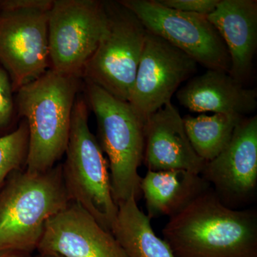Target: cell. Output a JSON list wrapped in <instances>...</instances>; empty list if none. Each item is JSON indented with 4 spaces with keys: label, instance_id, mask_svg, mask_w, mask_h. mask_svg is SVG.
Returning a JSON list of instances; mask_svg holds the SVG:
<instances>
[{
    "label": "cell",
    "instance_id": "obj_23",
    "mask_svg": "<svg viewBox=\"0 0 257 257\" xmlns=\"http://www.w3.org/2000/svg\"><path fill=\"white\" fill-rule=\"evenodd\" d=\"M0 257H36L32 253L22 252V251H8L0 253Z\"/></svg>",
    "mask_w": 257,
    "mask_h": 257
},
{
    "label": "cell",
    "instance_id": "obj_5",
    "mask_svg": "<svg viewBox=\"0 0 257 257\" xmlns=\"http://www.w3.org/2000/svg\"><path fill=\"white\" fill-rule=\"evenodd\" d=\"M87 101L78 95L71 120L62 177L71 202L77 203L107 231H112L118 206L111 193L109 165L88 124Z\"/></svg>",
    "mask_w": 257,
    "mask_h": 257
},
{
    "label": "cell",
    "instance_id": "obj_19",
    "mask_svg": "<svg viewBox=\"0 0 257 257\" xmlns=\"http://www.w3.org/2000/svg\"><path fill=\"white\" fill-rule=\"evenodd\" d=\"M28 149V125L23 119L16 130L0 137V188L8 176L25 169Z\"/></svg>",
    "mask_w": 257,
    "mask_h": 257
},
{
    "label": "cell",
    "instance_id": "obj_6",
    "mask_svg": "<svg viewBox=\"0 0 257 257\" xmlns=\"http://www.w3.org/2000/svg\"><path fill=\"white\" fill-rule=\"evenodd\" d=\"M107 25L94 53L83 69V81L99 86L128 101L145 46L147 30L119 1L104 2Z\"/></svg>",
    "mask_w": 257,
    "mask_h": 257
},
{
    "label": "cell",
    "instance_id": "obj_16",
    "mask_svg": "<svg viewBox=\"0 0 257 257\" xmlns=\"http://www.w3.org/2000/svg\"><path fill=\"white\" fill-rule=\"evenodd\" d=\"M210 188L202 175L180 170H147L140 183L150 219L172 217Z\"/></svg>",
    "mask_w": 257,
    "mask_h": 257
},
{
    "label": "cell",
    "instance_id": "obj_14",
    "mask_svg": "<svg viewBox=\"0 0 257 257\" xmlns=\"http://www.w3.org/2000/svg\"><path fill=\"white\" fill-rule=\"evenodd\" d=\"M207 18L227 49L229 74L243 84L251 74L256 51V0H219Z\"/></svg>",
    "mask_w": 257,
    "mask_h": 257
},
{
    "label": "cell",
    "instance_id": "obj_13",
    "mask_svg": "<svg viewBox=\"0 0 257 257\" xmlns=\"http://www.w3.org/2000/svg\"><path fill=\"white\" fill-rule=\"evenodd\" d=\"M143 163L150 171L180 170L202 173L205 161L193 149L183 117L172 101L145 122Z\"/></svg>",
    "mask_w": 257,
    "mask_h": 257
},
{
    "label": "cell",
    "instance_id": "obj_1",
    "mask_svg": "<svg viewBox=\"0 0 257 257\" xmlns=\"http://www.w3.org/2000/svg\"><path fill=\"white\" fill-rule=\"evenodd\" d=\"M175 257H257V212L235 209L213 189L170 218L162 230Z\"/></svg>",
    "mask_w": 257,
    "mask_h": 257
},
{
    "label": "cell",
    "instance_id": "obj_3",
    "mask_svg": "<svg viewBox=\"0 0 257 257\" xmlns=\"http://www.w3.org/2000/svg\"><path fill=\"white\" fill-rule=\"evenodd\" d=\"M70 202L62 164L36 175L13 172L0 192V253L37 251L47 221Z\"/></svg>",
    "mask_w": 257,
    "mask_h": 257
},
{
    "label": "cell",
    "instance_id": "obj_20",
    "mask_svg": "<svg viewBox=\"0 0 257 257\" xmlns=\"http://www.w3.org/2000/svg\"><path fill=\"white\" fill-rule=\"evenodd\" d=\"M14 92L9 74L0 65V127L8 126L18 114Z\"/></svg>",
    "mask_w": 257,
    "mask_h": 257
},
{
    "label": "cell",
    "instance_id": "obj_18",
    "mask_svg": "<svg viewBox=\"0 0 257 257\" xmlns=\"http://www.w3.org/2000/svg\"><path fill=\"white\" fill-rule=\"evenodd\" d=\"M243 117L217 113L211 116L187 115L183 121L193 149L198 156L207 162L215 158L229 145L235 128Z\"/></svg>",
    "mask_w": 257,
    "mask_h": 257
},
{
    "label": "cell",
    "instance_id": "obj_8",
    "mask_svg": "<svg viewBox=\"0 0 257 257\" xmlns=\"http://www.w3.org/2000/svg\"><path fill=\"white\" fill-rule=\"evenodd\" d=\"M138 17L147 31L164 39L207 69L229 73L224 41L207 15L166 8L157 0H120Z\"/></svg>",
    "mask_w": 257,
    "mask_h": 257
},
{
    "label": "cell",
    "instance_id": "obj_24",
    "mask_svg": "<svg viewBox=\"0 0 257 257\" xmlns=\"http://www.w3.org/2000/svg\"><path fill=\"white\" fill-rule=\"evenodd\" d=\"M36 257H62L57 253H37Z\"/></svg>",
    "mask_w": 257,
    "mask_h": 257
},
{
    "label": "cell",
    "instance_id": "obj_17",
    "mask_svg": "<svg viewBox=\"0 0 257 257\" xmlns=\"http://www.w3.org/2000/svg\"><path fill=\"white\" fill-rule=\"evenodd\" d=\"M111 233L128 257H175L165 240L154 231L151 219L132 197L118 205V214Z\"/></svg>",
    "mask_w": 257,
    "mask_h": 257
},
{
    "label": "cell",
    "instance_id": "obj_22",
    "mask_svg": "<svg viewBox=\"0 0 257 257\" xmlns=\"http://www.w3.org/2000/svg\"><path fill=\"white\" fill-rule=\"evenodd\" d=\"M52 3L53 0H3L0 1V10L32 8L50 10Z\"/></svg>",
    "mask_w": 257,
    "mask_h": 257
},
{
    "label": "cell",
    "instance_id": "obj_2",
    "mask_svg": "<svg viewBox=\"0 0 257 257\" xmlns=\"http://www.w3.org/2000/svg\"><path fill=\"white\" fill-rule=\"evenodd\" d=\"M82 77L49 69L17 91L18 116L26 120L29 149L25 171L32 175L53 168L68 143L74 102Z\"/></svg>",
    "mask_w": 257,
    "mask_h": 257
},
{
    "label": "cell",
    "instance_id": "obj_7",
    "mask_svg": "<svg viewBox=\"0 0 257 257\" xmlns=\"http://www.w3.org/2000/svg\"><path fill=\"white\" fill-rule=\"evenodd\" d=\"M106 25L104 2L53 0L48 13L50 69L82 77Z\"/></svg>",
    "mask_w": 257,
    "mask_h": 257
},
{
    "label": "cell",
    "instance_id": "obj_15",
    "mask_svg": "<svg viewBox=\"0 0 257 257\" xmlns=\"http://www.w3.org/2000/svg\"><path fill=\"white\" fill-rule=\"evenodd\" d=\"M179 104L194 112L211 111L245 116L257 106L256 89L243 87L228 72L207 69L177 92Z\"/></svg>",
    "mask_w": 257,
    "mask_h": 257
},
{
    "label": "cell",
    "instance_id": "obj_11",
    "mask_svg": "<svg viewBox=\"0 0 257 257\" xmlns=\"http://www.w3.org/2000/svg\"><path fill=\"white\" fill-rule=\"evenodd\" d=\"M201 175L221 202L237 209L254 197L257 187V116L243 117L226 148L207 162Z\"/></svg>",
    "mask_w": 257,
    "mask_h": 257
},
{
    "label": "cell",
    "instance_id": "obj_9",
    "mask_svg": "<svg viewBox=\"0 0 257 257\" xmlns=\"http://www.w3.org/2000/svg\"><path fill=\"white\" fill-rule=\"evenodd\" d=\"M49 11L0 10V65L9 74L15 92L50 69Z\"/></svg>",
    "mask_w": 257,
    "mask_h": 257
},
{
    "label": "cell",
    "instance_id": "obj_10",
    "mask_svg": "<svg viewBox=\"0 0 257 257\" xmlns=\"http://www.w3.org/2000/svg\"><path fill=\"white\" fill-rule=\"evenodd\" d=\"M197 66L187 54L147 31L128 102L146 121L152 114L170 102L181 84L197 70Z\"/></svg>",
    "mask_w": 257,
    "mask_h": 257
},
{
    "label": "cell",
    "instance_id": "obj_12",
    "mask_svg": "<svg viewBox=\"0 0 257 257\" xmlns=\"http://www.w3.org/2000/svg\"><path fill=\"white\" fill-rule=\"evenodd\" d=\"M37 251L62 257H128L114 234L73 202L47 221Z\"/></svg>",
    "mask_w": 257,
    "mask_h": 257
},
{
    "label": "cell",
    "instance_id": "obj_4",
    "mask_svg": "<svg viewBox=\"0 0 257 257\" xmlns=\"http://www.w3.org/2000/svg\"><path fill=\"white\" fill-rule=\"evenodd\" d=\"M83 91L97 122L98 142L108 158L111 193L116 205L141 194L145 122L128 101L92 83L83 81Z\"/></svg>",
    "mask_w": 257,
    "mask_h": 257
},
{
    "label": "cell",
    "instance_id": "obj_21",
    "mask_svg": "<svg viewBox=\"0 0 257 257\" xmlns=\"http://www.w3.org/2000/svg\"><path fill=\"white\" fill-rule=\"evenodd\" d=\"M166 8L183 12L209 15L216 9L219 0H157Z\"/></svg>",
    "mask_w": 257,
    "mask_h": 257
}]
</instances>
